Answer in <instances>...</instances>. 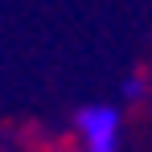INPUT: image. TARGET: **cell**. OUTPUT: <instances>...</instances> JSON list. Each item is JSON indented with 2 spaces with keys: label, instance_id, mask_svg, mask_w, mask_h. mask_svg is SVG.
I'll return each instance as SVG.
<instances>
[{
  "label": "cell",
  "instance_id": "obj_1",
  "mask_svg": "<svg viewBox=\"0 0 152 152\" xmlns=\"http://www.w3.org/2000/svg\"><path fill=\"white\" fill-rule=\"evenodd\" d=\"M78 119H82L86 148H91V152H115V127H119V115H115L111 107H86Z\"/></svg>",
  "mask_w": 152,
  "mask_h": 152
}]
</instances>
